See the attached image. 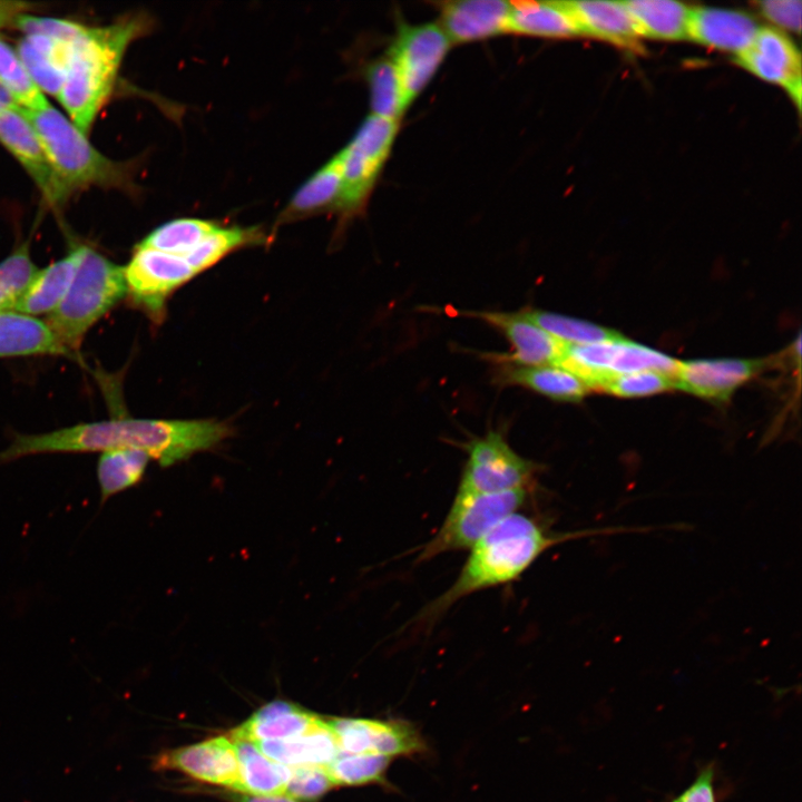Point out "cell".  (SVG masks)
<instances>
[{
	"instance_id": "13",
	"label": "cell",
	"mask_w": 802,
	"mask_h": 802,
	"mask_svg": "<svg viewBox=\"0 0 802 802\" xmlns=\"http://www.w3.org/2000/svg\"><path fill=\"white\" fill-rule=\"evenodd\" d=\"M0 143L27 172L50 206H60L69 198L37 131L21 109L0 113Z\"/></svg>"
},
{
	"instance_id": "43",
	"label": "cell",
	"mask_w": 802,
	"mask_h": 802,
	"mask_svg": "<svg viewBox=\"0 0 802 802\" xmlns=\"http://www.w3.org/2000/svg\"><path fill=\"white\" fill-rule=\"evenodd\" d=\"M714 769L704 767L695 781L672 802H716L714 786Z\"/></svg>"
},
{
	"instance_id": "40",
	"label": "cell",
	"mask_w": 802,
	"mask_h": 802,
	"mask_svg": "<svg viewBox=\"0 0 802 802\" xmlns=\"http://www.w3.org/2000/svg\"><path fill=\"white\" fill-rule=\"evenodd\" d=\"M290 777L285 795L299 800H316L335 785L322 766H293L290 767Z\"/></svg>"
},
{
	"instance_id": "35",
	"label": "cell",
	"mask_w": 802,
	"mask_h": 802,
	"mask_svg": "<svg viewBox=\"0 0 802 802\" xmlns=\"http://www.w3.org/2000/svg\"><path fill=\"white\" fill-rule=\"evenodd\" d=\"M391 761L392 757L380 754L340 753L325 770L335 786L388 785L387 771Z\"/></svg>"
},
{
	"instance_id": "16",
	"label": "cell",
	"mask_w": 802,
	"mask_h": 802,
	"mask_svg": "<svg viewBox=\"0 0 802 802\" xmlns=\"http://www.w3.org/2000/svg\"><path fill=\"white\" fill-rule=\"evenodd\" d=\"M765 361L753 359H698L679 361L676 388L697 397L724 402L761 372Z\"/></svg>"
},
{
	"instance_id": "6",
	"label": "cell",
	"mask_w": 802,
	"mask_h": 802,
	"mask_svg": "<svg viewBox=\"0 0 802 802\" xmlns=\"http://www.w3.org/2000/svg\"><path fill=\"white\" fill-rule=\"evenodd\" d=\"M530 490L457 492L436 534L420 548L418 564L448 552L470 549L507 517L520 511Z\"/></svg>"
},
{
	"instance_id": "11",
	"label": "cell",
	"mask_w": 802,
	"mask_h": 802,
	"mask_svg": "<svg viewBox=\"0 0 802 802\" xmlns=\"http://www.w3.org/2000/svg\"><path fill=\"white\" fill-rule=\"evenodd\" d=\"M327 721L341 753L380 754L393 759L421 755L428 751L421 733L407 721L359 717Z\"/></svg>"
},
{
	"instance_id": "9",
	"label": "cell",
	"mask_w": 802,
	"mask_h": 802,
	"mask_svg": "<svg viewBox=\"0 0 802 802\" xmlns=\"http://www.w3.org/2000/svg\"><path fill=\"white\" fill-rule=\"evenodd\" d=\"M124 275L126 295L133 305L159 320L169 295L196 273L182 256L136 246Z\"/></svg>"
},
{
	"instance_id": "30",
	"label": "cell",
	"mask_w": 802,
	"mask_h": 802,
	"mask_svg": "<svg viewBox=\"0 0 802 802\" xmlns=\"http://www.w3.org/2000/svg\"><path fill=\"white\" fill-rule=\"evenodd\" d=\"M149 456L135 449H115L100 453L97 479L101 502L138 485L145 475Z\"/></svg>"
},
{
	"instance_id": "42",
	"label": "cell",
	"mask_w": 802,
	"mask_h": 802,
	"mask_svg": "<svg viewBox=\"0 0 802 802\" xmlns=\"http://www.w3.org/2000/svg\"><path fill=\"white\" fill-rule=\"evenodd\" d=\"M754 4L760 13L774 26L800 33L802 6L800 0H765Z\"/></svg>"
},
{
	"instance_id": "24",
	"label": "cell",
	"mask_w": 802,
	"mask_h": 802,
	"mask_svg": "<svg viewBox=\"0 0 802 802\" xmlns=\"http://www.w3.org/2000/svg\"><path fill=\"white\" fill-rule=\"evenodd\" d=\"M341 196V162L335 154L295 190L281 213L277 224L338 211Z\"/></svg>"
},
{
	"instance_id": "2",
	"label": "cell",
	"mask_w": 802,
	"mask_h": 802,
	"mask_svg": "<svg viewBox=\"0 0 802 802\" xmlns=\"http://www.w3.org/2000/svg\"><path fill=\"white\" fill-rule=\"evenodd\" d=\"M643 528H600L555 531L538 518L516 512L483 536L469 555L453 583L429 602L411 620L429 629L457 603L479 591L516 581L551 547L569 540Z\"/></svg>"
},
{
	"instance_id": "4",
	"label": "cell",
	"mask_w": 802,
	"mask_h": 802,
	"mask_svg": "<svg viewBox=\"0 0 802 802\" xmlns=\"http://www.w3.org/2000/svg\"><path fill=\"white\" fill-rule=\"evenodd\" d=\"M37 131L53 172L69 197L85 188H116L134 193L131 164L116 162L98 151L87 135L48 104L23 111Z\"/></svg>"
},
{
	"instance_id": "44",
	"label": "cell",
	"mask_w": 802,
	"mask_h": 802,
	"mask_svg": "<svg viewBox=\"0 0 802 802\" xmlns=\"http://www.w3.org/2000/svg\"><path fill=\"white\" fill-rule=\"evenodd\" d=\"M29 3L19 1H0V28L9 23L21 13H27Z\"/></svg>"
},
{
	"instance_id": "29",
	"label": "cell",
	"mask_w": 802,
	"mask_h": 802,
	"mask_svg": "<svg viewBox=\"0 0 802 802\" xmlns=\"http://www.w3.org/2000/svg\"><path fill=\"white\" fill-rule=\"evenodd\" d=\"M640 37L661 40L687 39L689 9L671 0L624 1Z\"/></svg>"
},
{
	"instance_id": "27",
	"label": "cell",
	"mask_w": 802,
	"mask_h": 802,
	"mask_svg": "<svg viewBox=\"0 0 802 802\" xmlns=\"http://www.w3.org/2000/svg\"><path fill=\"white\" fill-rule=\"evenodd\" d=\"M507 32L559 39L580 36L565 1L511 2Z\"/></svg>"
},
{
	"instance_id": "36",
	"label": "cell",
	"mask_w": 802,
	"mask_h": 802,
	"mask_svg": "<svg viewBox=\"0 0 802 802\" xmlns=\"http://www.w3.org/2000/svg\"><path fill=\"white\" fill-rule=\"evenodd\" d=\"M0 85L19 109L33 111L50 104L30 77L17 51L0 39Z\"/></svg>"
},
{
	"instance_id": "10",
	"label": "cell",
	"mask_w": 802,
	"mask_h": 802,
	"mask_svg": "<svg viewBox=\"0 0 802 802\" xmlns=\"http://www.w3.org/2000/svg\"><path fill=\"white\" fill-rule=\"evenodd\" d=\"M450 43L439 23L399 26L389 58L397 69L409 105L433 78Z\"/></svg>"
},
{
	"instance_id": "20",
	"label": "cell",
	"mask_w": 802,
	"mask_h": 802,
	"mask_svg": "<svg viewBox=\"0 0 802 802\" xmlns=\"http://www.w3.org/2000/svg\"><path fill=\"white\" fill-rule=\"evenodd\" d=\"M87 247L75 245L63 257L39 270L12 311L35 317L53 312L68 293Z\"/></svg>"
},
{
	"instance_id": "1",
	"label": "cell",
	"mask_w": 802,
	"mask_h": 802,
	"mask_svg": "<svg viewBox=\"0 0 802 802\" xmlns=\"http://www.w3.org/2000/svg\"><path fill=\"white\" fill-rule=\"evenodd\" d=\"M231 433L229 426L216 420L116 417L45 433H18L0 451V463L41 453L135 449L146 452L162 467H170L196 452L215 448Z\"/></svg>"
},
{
	"instance_id": "31",
	"label": "cell",
	"mask_w": 802,
	"mask_h": 802,
	"mask_svg": "<svg viewBox=\"0 0 802 802\" xmlns=\"http://www.w3.org/2000/svg\"><path fill=\"white\" fill-rule=\"evenodd\" d=\"M266 242L258 226H218L184 258L196 274L212 267L229 253Z\"/></svg>"
},
{
	"instance_id": "21",
	"label": "cell",
	"mask_w": 802,
	"mask_h": 802,
	"mask_svg": "<svg viewBox=\"0 0 802 802\" xmlns=\"http://www.w3.org/2000/svg\"><path fill=\"white\" fill-rule=\"evenodd\" d=\"M323 717L284 701H274L257 710L229 736L252 742L287 740L309 733Z\"/></svg>"
},
{
	"instance_id": "41",
	"label": "cell",
	"mask_w": 802,
	"mask_h": 802,
	"mask_svg": "<svg viewBox=\"0 0 802 802\" xmlns=\"http://www.w3.org/2000/svg\"><path fill=\"white\" fill-rule=\"evenodd\" d=\"M12 25L25 36L38 35L66 42H72L86 28V26L68 19L38 17L29 13L19 14Z\"/></svg>"
},
{
	"instance_id": "14",
	"label": "cell",
	"mask_w": 802,
	"mask_h": 802,
	"mask_svg": "<svg viewBox=\"0 0 802 802\" xmlns=\"http://www.w3.org/2000/svg\"><path fill=\"white\" fill-rule=\"evenodd\" d=\"M734 61L760 79L782 86L800 108L801 55L783 32L773 28L759 29Z\"/></svg>"
},
{
	"instance_id": "12",
	"label": "cell",
	"mask_w": 802,
	"mask_h": 802,
	"mask_svg": "<svg viewBox=\"0 0 802 802\" xmlns=\"http://www.w3.org/2000/svg\"><path fill=\"white\" fill-rule=\"evenodd\" d=\"M466 314L498 330L509 342L510 352L489 355L495 363L525 366L556 364L563 354L565 343L539 327L522 310L518 312L480 311Z\"/></svg>"
},
{
	"instance_id": "25",
	"label": "cell",
	"mask_w": 802,
	"mask_h": 802,
	"mask_svg": "<svg viewBox=\"0 0 802 802\" xmlns=\"http://www.w3.org/2000/svg\"><path fill=\"white\" fill-rule=\"evenodd\" d=\"M268 759L293 766H322L330 764L341 752L327 718L306 734L287 739L255 742Z\"/></svg>"
},
{
	"instance_id": "46",
	"label": "cell",
	"mask_w": 802,
	"mask_h": 802,
	"mask_svg": "<svg viewBox=\"0 0 802 802\" xmlns=\"http://www.w3.org/2000/svg\"><path fill=\"white\" fill-rule=\"evenodd\" d=\"M19 108L9 92L0 85V113Z\"/></svg>"
},
{
	"instance_id": "7",
	"label": "cell",
	"mask_w": 802,
	"mask_h": 802,
	"mask_svg": "<svg viewBox=\"0 0 802 802\" xmlns=\"http://www.w3.org/2000/svg\"><path fill=\"white\" fill-rule=\"evenodd\" d=\"M463 449L467 458L457 492L532 490L538 464L519 454L499 430L470 439Z\"/></svg>"
},
{
	"instance_id": "15",
	"label": "cell",
	"mask_w": 802,
	"mask_h": 802,
	"mask_svg": "<svg viewBox=\"0 0 802 802\" xmlns=\"http://www.w3.org/2000/svg\"><path fill=\"white\" fill-rule=\"evenodd\" d=\"M155 766L178 771L200 782L227 786L234 791L238 782V761L229 735L165 751L156 759Z\"/></svg>"
},
{
	"instance_id": "8",
	"label": "cell",
	"mask_w": 802,
	"mask_h": 802,
	"mask_svg": "<svg viewBox=\"0 0 802 802\" xmlns=\"http://www.w3.org/2000/svg\"><path fill=\"white\" fill-rule=\"evenodd\" d=\"M399 129V121L368 116L353 138L338 155L342 170L339 212L349 216L360 211L385 163Z\"/></svg>"
},
{
	"instance_id": "38",
	"label": "cell",
	"mask_w": 802,
	"mask_h": 802,
	"mask_svg": "<svg viewBox=\"0 0 802 802\" xmlns=\"http://www.w3.org/2000/svg\"><path fill=\"white\" fill-rule=\"evenodd\" d=\"M679 361L652 348L619 339L610 364V375L655 371L675 376ZM610 376V378H612Z\"/></svg>"
},
{
	"instance_id": "17",
	"label": "cell",
	"mask_w": 802,
	"mask_h": 802,
	"mask_svg": "<svg viewBox=\"0 0 802 802\" xmlns=\"http://www.w3.org/2000/svg\"><path fill=\"white\" fill-rule=\"evenodd\" d=\"M511 2L462 0L441 3L440 27L450 42L483 40L508 30Z\"/></svg>"
},
{
	"instance_id": "34",
	"label": "cell",
	"mask_w": 802,
	"mask_h": 802,
	"mask_svg": "<svg viewBox=\"0 0 802 802\" xmlns=\"http://www.w3.org/2000/svg\"><path fill=\"white\" fill-rule=\"evenodd\" d=\"M522 312L539 327L565 344H591L623 338L613 329L555 312L528 307Z\"/></svg>"
},
{
	"instance_id": "28",
	"label": "cell",
	"mask_w": 802,
	"mask_h": 802,
	"mask_svg": "<svg viewBox=\"0 0 802 802\" xmlns=\"http://www.w3.org/2000/svg\"><path fill=\"white\" fill-rule=\"evenodd\" d=\"M232 740L238 761V782L235 791L252 795L284 794L290 777V766L268 759L255 742Z\"/></svg>"
},
{
	"instance_id": "37",
	"label": "cell",
	"mask_w": 802,
	"mask_h": 802,
	"mask_svg": "<svg viewBox=\"0 0 802 802\" xmlns=\"http://www.w3.org/2000/svg\"><path fill=\"white\" fill-rule=\"evenodd\" d=\"M29 245V241L19 244L0 262V312L13 310L39 271Z\"/></svg>"
},
{
	"instance_id": "39",
	"label": "cell",
	"mask_w": 802,
	"mask_h": 802,
	"mask_svg": "<svg viewBox=\"0 0 802 802\" xmlns=\"http://www.w3.org/2000/svg\"><path fill=\"white\" fill-rule=\"evenodd\" d=\"M676 389L675 376L655 371H642L614 375L604 381L598 390L617 397H644Z\"/></svg>"
},
{
	"instance_id": "33",
	"label": "cell",
	"mask_w": 802,
	"mask_h": 802,
	"mask_svg": "<svg viewBox=\"0 0 802 802\" xmlns=\"http://www.w3.org/2000/svg\"><path fill=\"white\" fill-rule=\"evenodd\" d=\"M366 80L372 115L399 121L409 104L392 60L385 57L370 63Z\"/></svg>"
},
{
	"instance_id": "45",
	"label": "cell",
	"mask_w": 802,
	"mask_h": 802,
	"mask_svg": "<svg viewBox=\"0 0 802 802\" xmlns=\"http://www.w3.org/2000/svg\"><path fill=\"white\" fill-rule=\"evenodd\" d=\"M233 802H297L295 799L285 795H252L243 794L233 796Z\"/></svg>"
},
{
	"instance_id": "26",
	"label": "cell",
	"mask_w": 802,
	"mask_h": 802,
	"mask_svg": "<svg viewBox=\"0 0 802 802\" xmlns=\"http://www.w3.org/2000/svg\"><path fill=\"white\" fill-rule=\"evenodd\" d=\"M71 42L27 35L17 53L32 80L43 92L58 97L66 77Z\"/></svg>"
},
{
	"instance_id": "3",
	"label": "cell",
	"mask_w": 802,
	"mask_h": 802,
	"mask_svg": "<svg viewBox=\"0 0 802 802\" xmlns=\"http://www.w3.org/2000/svg\"><path fill=\"white\" fill-rule=\"evenodd\" d=\"M150 27V17L131 13L108 26H86L71 42L65 81L57 99L74 125L86 135L114 92L126 50Z\"/></svg>"
},
{
	"instance_id": "32",
	"label": "cell",
	"mask_w": 802,
	"mask_h": 802,
	"mask_svg": "<svg viewBox=\"0 0 802 802\" xmlns=\"http://www.w3.org/2000/svg\"><path fill=\"white\" fill-rule=\"evenodd\" d=\"M219 224L195 217L166 222L147 234L137 246L185 257Z\"/></svg>"
},
{
	"instance_id": "18",
	"label": "cell",
	"mask_w": 802,
	"mask_h": 802,
	"mask_svg": "<svg viewBox=\"0 0 802 802\" xmlns=\"http://www.w3.org/2000/svg\"><path fill=\"white\" fill-rule=\"evenodd\" d=\"M759 29L746 12L698 7L689 9L687 39L736 56L749 47Z\"/></svg>"
},
{
	"instance_id": "23",
	"label": "cell",
	"mask_w": 802,
	"mask_h": 802,
	"mask_svg": "<svg viewBox=\"0 0 802 802\" xmlns=\"http://www.w3.org/2000/svg\"><path fill=\"white\" fill-rule=\"evenodd\" d=\"M30 355H62L67 350L46 322L14 311L0 312V359Z\"/></svg>"
},
{
	"instance_id": "19",
	"label": "cell",
	"mask_w": 802,
	"mask_h": 802,
	"mask_svg": "<svg viewBox=\"0 0 802 802\" xmlns=\"http://www.w3.org/2000/svg\"><path fill=\"white\" fill-rule=\"evenodd\" d=\"M580 36L642 52L640 35L624 1H565Z\"/></svg>"
},
{
	"instance_id": "5",
	"label": "cell",
	"mask_w": 802,
	"mask_h": 802,
	"mask_svg": "<svg viewBox=\"0 0 802 802\" xmlns=\"http://www.w3.org/2000/svg\"><path fill=\"white\" fill-rule=\"evenodd\" d=\"M126 292L124 267L88 246L68 293L46 323L59 342L78 356L86 333Z\"/></svg>"
},
{
	"instance_id": "22",
	"label": "cell",
	"mask_w": 802,
	"mask_h": 802,
	"mask_svg": "<svg viewBox=\"0 0 802 802\" xmlns=\"http://www.w3.org/2000/svg\"><path fill=\"white\" fill-rule=\"evenodd\" d=\"M498 365V381L517 385L559 402H578L589 391L586 383L571 371L558 364Z\"/></svg>"
}]
</instances>
